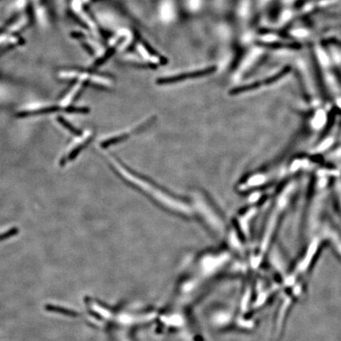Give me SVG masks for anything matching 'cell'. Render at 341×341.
<instances>
[{
  "label": "cell",
  "mask_w": 341,
  "mask_h": 341,
  "mask_svg": "<svg viewBox=\"0 0 341 341\" xmlns=\"http://www.w3.org/2000/svg\"><path fill=\"white\" fill-rule=\"evenodd\" d=\"M58 121L60 124H62V126H64L65 128L67 129V130H70L71 132H72L74 135H78V136H80L81 135V132L80 130H78V129L75 128L70 123V122H67L64 118H62V117H58Z\"/></svg>",
  "instance_id": "obj_3"
},
{
  "label": "cell",
  "mask_w": 341,
  "mask_h": 341,
  "mask_svg": "<svg viewBox=\"0 0 341 341\" xmlns=\"http://www.w3.org/2000/svg\"><path fill=\"white\" fill-rule=\"evenodd\" d=\"M18 232H19V229L16 228V227H14V228L8 230L7 232H5L4 233L0 234V241H2V240H6V239L15 236V235L18 234Z\"/></svg>",
  "instance_id": "obj_5"
},
{
  "label": "cell",
  "mask_w": 341,
  "mask_h": 341,
  "mask_svg": "<svg viewBox=\"0 0 341 341\" xmlns=\"http://www.w3.org/2000/svg\"><path fill=\"white\" fill-rule=\"evenodd\" d=\"M89 140H87V141H85V142L82 143V144H81V145H79V146L76 147V148L73 149L72 151L71 152V153L69 154L68 157H67V160H68L69 161H71V160H73L75 159V157L79 155V153L81 151V149L85 148V145H87V143L89 142Z\"/></svg>",
  "instance_id": "obj_4"
},
{
  "label": "cell",
  "mask_w": 341,
  "mask_h": 341,
  "mask_svg": "<svg viewBox=\"0 0 341 341\" xmlns=\"http://www.w3.org/2000/svg\"><path fill=\"white\" fill-rule=\"evenodd\" d=\"M61 109L58 106H52V107H47V108H40V109L35 110V111H28V112H19L17 115L19 118H25L28 116H39V115H45V114L53 113V112H58Z\"/></svg>",
  "instance_id": "obj_2"
},
{
  "label": "cell",
  "mask_w": 341,
  "mask_h": 341,
  "mask_svg": "<svg viewBox=\"0 0 341 341\" xmlns=\"http://www.w3.org/2000/svg\"><path fill=\"white\" fill-rule=\"evenodd\" d=\"M216 71H217V67L215 66H209V67L203 69V70H201V71L183 73V74L168 77V78H161V79H157V85L173 84V83L183 81V80H186V79H196V78H201V77H205L206 75H211L213 73L215 72Z\"/></svg>",
  "instance_id": "obj_1"
}]
</instances>
